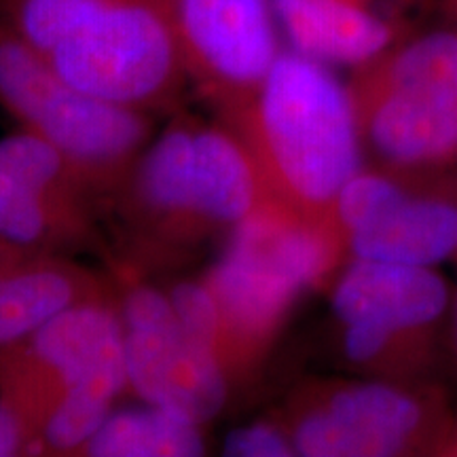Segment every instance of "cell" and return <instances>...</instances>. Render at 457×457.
Segmentation results:
<instances>
[{"label": "cell", "mask_w": 457, "mask_h": 457, "mask_svg": "<svg viewBox=\"0 0 457 457\" xmlns=\"http://www.w3.org/2000/svg\"><path fill=\"white\" fill-rule=\"evenodd\" d=\"M267 199L259 170L225 123L204 121L185 108L153 136L111 202L131 261H179L205 242L231 236Z\"/></svg>", "instance_id": "1"}, {"label": "cell", "mask_w": 457, "mask_h": 457, "mask_svg": "<svg viewBox=\"0 0 457 457\" xmlns=\"http://www.w3.org/2000/svg\"><path fill=\"white\" fill-rule=\"evenodd\" d=\"M443 455H455L457 457V420L453 421V430H451L449 443H447V447H445Z\"/></svg>", "instance_id": "19"}, {"label": "cell", "mask_w": 457, "mask_h": 457, "mask_svg": "<svg viewBox=\"0 0 457 457\" xmlns=\"http://www.w3.org/2000/svg\"><path fill=\"white\" fill-rule=\"evenodd\" d=\"M188 85L216 119L237 111L282 54L271 0H155Z\"/></svg>", "instance_id": "10"}, {"label": "cell", "mask_w": 457, "mask_h": 457, "mask_svg": "<svg viewBox=\"0 0 457 457\" xmlns=\"http://www.w3.org/2000/svg\"><path fill=\"white\" fill-rule=\"evenodd\" d=\"M364 153L400 171L457 165V32L411 34L353 68Z\"/></svg>", "instance_id": "5"}, {"label": "cell", "mask_w": 457, "mask_h": 457, "mask_svg": "<svg viewBox=\"0 0 457 457\" xmlns=\"http://www.w3.org/2000/svg\"><path fill=\"white\" fill-rule=\"evenodd\" d=\"M104 197L60 148L32 131L0 138V242L55 254H106Z\"/></svg>", "instance_id": "9"}, {"label": "cell", "mask_w": 457, "mask_h": 457, "mask_svg": "<svg viewBox=\"0 0 457 457\" xmlns=\"http://www.w3.org/2000/svg\"><path fill=\"white\" fill-rule=\"evenodd\" d=\"M208 428L142 403L114 409L74 457H202Z\"/></svg>", "instance_id": "16"}, {"label": "cell", "mask_w": 457, "mask_h": 457, "mask_svg": "<svg viewBox=\"0 0 457 457\" xmlns=\"http://www.w3.org/2000/svg\"><path fill=\"white\" fill-rule=\"evenodd\" d=\"M220 453L228 457H295L288 430L276 415L239 426L225 436Z\"/></svg>", "instance_id": "17"}, {"label": "cell", "mask_w": 457, "mask_h": 457, "mask_svg": "<svg viewBox=\"0 0 457 457\" xmlns=\"http://www.w3.org/2000/svg\"><path fill=\"white\" fill-rule=\"evenodd\" d=\"M0 108L60 148L108 204L155 136V114L114 104L62 79L0 13Z\"/></svg>", "instance_id": "6"}, {"label": "cell", "mask_w": 457, "mask_h": 457, "mask_svg": "<svg viewBox=\"0 0 457 457\" xmlns=\"http://www.w3.org/2000/svg\"><path fill=\"white\" fill-rule=\"evenodd\" d=\"M119 293L57 313L24 339L0 347V400L30 441L57 403L121 341Z\"/></svg>", "instance_id": "11"}, {"label": "cell", "mask_w": 457, "mask_h": 457, "mask_svg": "<svg viewBox=\"0 0 457 457\" xmlns=\"http://www.w3.org/2000/svg\"><path fill=\"white\" fill-rule=\"evenodd\" d=\"M117 293L114 271L102 273L71 254L0 242V347L24 339L68 307Z\"/></svg>", "instance_id": "15"}, {"label": "cell", "mask_w": 457, "mask_h": 457, "mask_svg": "<svg viewBox=\"0 0 457 457\" xmlns=\"http://www.w3.org/2000/svg\"><path fill=\"white\" fill-rule=\"evenodd\" d=\"M219 121L248 148L271 202L335 227L337 197L367 153L350 85L333 66L284 47L254 94Z\"/></svg>", "instance_id": "2"}, {"label": "cell", "mask_w": 457, "mask_h": 457, "mask_svg": "<svg viewBox=\"0 0 457 457\" xmlns=\"http://www.w3.org/2000/svg\"><path fill=\"white\" fill-rule=\"evenodd\" d=\"M271 4L286 47L353 71L415 34L432 0H271Z\"/></svg>", "instance_id": "12"}, {"label": "cell", "mask_w": 457, "mask_h": 457, "mask_svg": "<svg viewBox=\"0 0 457 457\" xmlns=\"http://www.w3.org/2000/svg\"><path fill=\"white\" fill-rule=\"evenodd\" d=\"M447 307V282L434 267L347 259L330 284V310L337 322H367L436 337Z\"/></svg>", "instance_id": "14"}, {"label": "cell", "mask_w": 457, "mask_h": 457, "mask_svg": "<svg viewBox=\"0 0 457 457\" xmlns=\"http://www.w3.org/2000/svg\"><path fill=\"white\" fill-rule=\"evenodd\" d=\"M0 13L74 87L151 114L182 111L191 85L155 0H0Z\"/></svg>", "instance_id": "4"}, {"label": "cell", "mask_w": 457, "mask_h": 457, "mask_svg": "<svg viewBox=\"0 0 457 457\" xmlns=\"http://www.w3.org/2000/svg\"><path fill=\"white\" fill-rule=\"evenodd\" d=\"M347 248L324 225L265 199L227 237V248L202 273L214 303L212 352L233 387L262 369L310 290L333 284Z\"/></svg>", "instance_id": "3"}, {"label": "cell", "mask_w": 457, "mask_h": 457, "mask_svg": "<svg viewBox=\"0 0 457 457\" xmlns=\"http://www.w3.org/2000/svg\"><path fill=\"white\" fill-rule=\"evenodd\" d=\"M123 327L128 392L140 403L208 428L233 396L231 379L204 343L180 322L168 290L114 262Z\"/></svg>", "instance_id": "8"}, {"label": "cell", "mask_w": 457, "mask_h": 457, "mask_svg": "<svg viewBox=\"0 0 457 457\" xmlns=\"http://www.w3.org/2000/svg\"><path fill=\"white\" fill-rule=\"evenodd\" d=\"M30 455V441L17 417L0 400V457Z\"/></svg>", "instance_id": "18"}, {"label": "cell", "mask_w": 457, "mask_h": 457, "mask_svg": "<svg viewBox=\"0 0 457 457\" xmlns=\"http://www.w3.org/2000/svg\"><path fill=\"white\" fill-rule=\"evenodd\" d=\"M276 417L301 457L443 455L453 421L436 390L398 379H313Z\"/></svg>", "instance_id": "7"}, {"label": "cell", "mask_w": 457, "mask_h": 457, "mask_svg": "<svg viewBox=\"0 0 457 457\" xmlns=\"http://www.w3.org/2000/svg\"><path fill=\"white\" fill-rule=\"evenodd\" d=\"M453 3H455V7H457V0H453Z\"/></svg>", "instance_id": "20"}, {"label": "cell", "mask_w": 457, "mask_h": 457, "mask_svg": "<svg viewBox=\"0 0 457 457\" xmlns=\"http://www.w3.org/2000/svg\"><path fill=\"white\" fill-rule=\"evenodd\" d=\"M443 171H407L403 187L345 237L347 259L434 267L457 254V185Z\"/></svg>", "instance_id": "13"}]
</instances>
